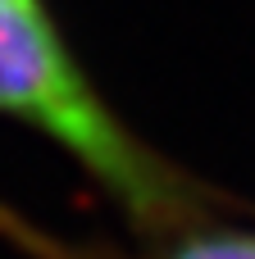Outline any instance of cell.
I'll return each mask as SVG.
<instances>
[{"mask_svg":"<svg viewBox=\"0 0 255 259\" xmlns=\"http://www.w3.org/2000/svg\"><path fill=\"white\" fill-rule=\"evenodd\" d=\"M0 228L9 237H18L27 250L41 259H255V232L251 228H205V223H187L173 232H160L155 246L137 250V255H114L100 246H64V241H46L41 232H32L27 223H18L14 214H0Z\"/></svg>","mask_w":255,"mask_h":259,"instance_id":"2","label":"cell"},{"mask_svg":"<svg viewBox=\"0 0 255 259\" xmlns=\"http://www.w3.org/2000/svg\"><path fill=\"white\" fill-rule=\"evenodd\" d=\"M0 114L64 146L141 232L201 223V187L110 114L46 0H0Z\"/></svg>","mask_w":255,"mask_h":259,"instance_id":"1","label":"cell"}]
</instances>
